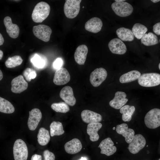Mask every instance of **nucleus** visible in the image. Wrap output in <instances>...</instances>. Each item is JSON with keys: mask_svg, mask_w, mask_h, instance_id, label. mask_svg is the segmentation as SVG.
Returning <instances> with one entry per match:
<instances>
[{"mask_svg": "<svg viewBox=\"0 0 160 160\" xmlns=\"http://www.w3.org/2000/svg\"><path fill=\"white\" fill-rule=\"evenodd\" d=\"M23 74L26 80L30 81L32 79H34L36 76V71L32 69L27 68L23 72Z\"/></svg>", "mask_w": 160, "mask_h": 160, "instance_id": "f704fd0d", "label": "nucleus"}, {"mask_svg": "<svg viewBox=\"0 0 160 160\" xmlns=\"http://www.w3.org/2000/svg\"><path fill=\"white\" fill-rule=\"evenodd\" d=\"M108 46L111 52L114 54L123 55L126 53L127 50L125 44L118 38L111 40L108 44Z\"/></svg>", "mask_w": 160, "mask_h": 160, "instance_id": "4468645a", "label": "nucleus"}, {"mask_svg": "<svg viewBox=\"0 0 160 160\" xmlns=\"http://www.w3.org/2000/svg\"><path fill=\"white\" fill-rule=\"evenodd\" d=\"M103 23L101 20L97 17L92 18L85 23V28L89 32L96 33L101 29Z\"/></svg>", "mask_w": 160, "mask_h": 160, "instance_id": "aec40b11", "label": "nucleus"}, {"mask_svg": "<svg viewBox=\"0 0 160 160\" xmlns=\"http://www.w3.org/2000/svg\"><path fill=\"white\" fill-rule=\"evenodd\" d=\"M110 137H107L101 141L98 147L101 149L100 153L109 156L114 153L117 148Z\"/></svg>", "mask_w": 160, "mask_h": 160, "instance_id": "ddd939ff", "label": "nucleus"}, {"mask_svg": "<svg viewBox=\"0 0 160 160\" xmlns=\"http://www.w3.org/2000/svg\"><path fill=\"white\" fill-rule=\"evenodd\" d=\"M116 129L118 134L122 135L124 137L127 143H130L135 135V131L133 129L129 128L128 125L126 123L118 125Z\"/></svg>", "mask_w": 160, "mask_h": 160, "instance_id": "a211bd4d", "label": "nucleus"}, {"mask_svg": "<svg viewBox=\"0 0 160 160\" xmlns=\"http://www.w3.org/2000/svg\"><path fill=\"white\" fill-rule=\"evenodd\" d=\"M144 122L149 128L154 129L160 126V109L153 108L149 111L144 118Z\"/></svg>", "mask_w": 160, "mask_h": 160, "instance_id": "20e7f679", "label": "nucleus"}, {"mask_svg": "<svg viewBox=\"0 0 160 160\" xmlns=\"http://www.w3.org/2000/svg\"><path fill=\"white\" fill-rule=\"evenodd\" d=\"M159 69L160 70V63L159 64Z\"/></svg>", "mask_w": 160, "mask_h": 160, "instance_id": "49530a36", "label": "nucleus"}, {"mask_svg": "<svg viewBox=\"0 0 160 160\" xmlns=\"http://www.w3.org/2000/svg\"><path fill=\"white\" fill-rule=\"evenodd\" d=\"M15 110V108L9 101L0 97V112L6 113H12Z\"/></svg>", "mask_w": 160, "mask_h": 160, "instance_id": "2f4dec72", "label": "nucleus"}, {"mask_svg": "<svg viewBox=\"0 0 160 160\" xmlns=\"http://www.w3.org/2000/svg\"><path fill=\"white\" fill-rule=\"evenodd\" d=\"M140 75L139 71L132 70L122 75L119 78V81L122 83L131 82L137 79Z\"/></svg>", "mask_w": 160, "mask_h": 160, "instance_id": "a878e982", "label": "nucleus"}, {"mask_svg": "<svg viewBox=\"0 0 160 160\" xmlns=\"http://www.w3.org/2000/svg\"><path fill=\"white\" fill-rule=\"evenodd\" d=\"M81 116L82 121L88 124L99 122L102 119V117L100 114L88 110L83 111L81 113Z\"/></svg>", "mask_w": 160, "mask_h": 160, "instance_id": "6ab92c4d", "label": "nucleus"}, {"mask_svg": "<svg viewBox=\"0 0 160 160\" xmlns=\"http://www.w3.org/2000/svg\"><path fill=\"white\" fill-rule=\"evenodd\" d=\"M116 128L114 127H113V130H114Z\"/></svg>", "mask_w": 160, "mask_h": 160, "instance_id": "de8ad7c7", "label": "nucleus"}, {"mask_svg": "<svg viewBox=\"0 0 160 160\" xmlns=\"http://www.w3.org/2000/svg\"><path fill=\"white\" fill-rule=\"evenodd\" d=\"M146 143V140L142 135L140 134L135 135L129 143L128 150L132 154L137 153L145 147Z\"/></svg>", "mask_w": 160, "mask_h": 160, "instance_id": "1a4fd4ad", "label": "nucleus"}, {"mask_svg": "<svg viewBox=\"0 0 160 160\" xmlns=\"http://www.w3.org/2000/svg\"><path fill=\"white\" fill-rule=\"evenodd\" d=\"M127 95L125 92L118 91L116 92L114 98L109 103L110 105L116 109L121 108L128 101L126 98Z\"/></svg>", "mask_w": 160, "mask_h": 160, "instance_id": "dca6fc26", "label": "nucleus"}, {"mask_svg": "<svg viewBox=\"0 0 160 160\" xmlns=\"http://www.w3.org/2000/svg\"><path fill=\"white\" fill-rule=\"evenodd\" d=\"M88 52V47L85 45H81L77 48L74 53V57L77 63L79 65L84 64Z\"/></svg>", "mask_w": 160, "mask_h": 160, "instance_id": "4be33fe9", "label": "nucleus"}, {"mask_svg": "<svg viewBox=\"0 0 160 160\" xmlns=\"http://www.w3.org/2000/svg\"><path fill=\"white\" fill-rule=\"evenodd\" d=\"M82 148V144L78 139L74 138L66 143L64 145L65 151L70 154H74L79 152Z\"/></svg>", "mask_w": 160, "mask_h": 160, "instance_id": "412c9836", "label": "nucleus"}, {"mask_svg": "<svg viewBox=\"0 0 160 160\" xmlns=\"http://www.w3.org/2000/svg\"><path fill=\"white\" fill-rule=\"evenodd\" d=\"M50 7L49 5L44 1H41L35 6L32 12L31 17L35 23H41L49 15Z\"/></svg>", "mask_w": 160, "mask_h": 160, "instance_id": "f257e3e1", "label": "nucleus"}, {"mask_svg": "<svg viewBox=\"0 0 160 160\" xmlns=\"http://www.w3.org/2000/svg\"><path fill=\"white\" fill-rule=\"evenodd\" d=\"M31 61L34 67L39 69L45 68L47 65V60L45 56L40 54H34L31 59Z\"/></svg>", "mask_w": 160, "mask_h": 160, "instance_id": "b1692460", "label": "nucleus"}, {"mask_svg": "<svg viewBox=\"0 0 160 160\" xmlns=\"http://www.w3.org/2000/svg\"><path fill=\"white\" fill-rule=\"evenodd\" d=\"M3 74L2 72L0 69V81L3 78Z\"/></svg>", "mask_w": 160, "mask_h": 160, "instance_id": "79ce46f5", "label": "nucleus"}, {"mask_svg": "<svg viewBox=\"0 0 160 160\" xmlns=\"http://www.w3.org/2000/svg\"><path fill=\"white\" fill-rule=\"evenodd\" d=\"M50 134L51 137L59 136L65 132L62 123L59 121H53L50 125Z\"/></svg>", "mask_w": 160, "mask_h": 160, "instance_id": "c756f323", "label": "nucleus"}, {"mask_svg": "<svg viewBox=\"0 0 160 160\" xmlns=\"http://www.w3.org/2000/svg\"><path fill=\"white\" fill-rule=\"evenodd\" d=\"M151 1L153 3H156L159 1H160L159 0H151Z\"/></svg>", "mask_w": 160, "mask_h": 160, "instance_id": "c03bdc74", "label": "nucleus"}, {"mask_svg": "<svg viewBox=\"0 0 160 160\" xmlns=\"http://www.w3.org/2000/svg\"><path fill=\"white\" fill-rule=\"evenodd\" d=\"M142 44L146 46H151L157 44L159 43L157 36L152 32L145 33L141 39Z\"/></svg>", "mask_w": 160, "mask_h": 160, "instance_id": "cd10ccee", "label": "nucleus"}, {"mask_svg": "<svg viewBox=\"0 0 160 160\" xmlns=\"http://www.w3.org/2000/svg\"><path fill=\"white\" fill-rule=\"evenodd\" d=\"M4 42V40L2 34L0 33V46L2 45Z\"/></svg>", "mask_w": 160, "mask_h": 160, "instance_id": "ea45409f", "label": "nucleus"}, {"mask_svg": "<svg viewBox=\"0 0 160 160\" xmlns=\"http://www.w3.org/2000/svg\"><path fill=\"white\" fill-rule=\"evenodd\" d=\"M63 64V61L60 58H57L54 62L53 66L55 69H58L61 68Z\"/></svg>", "mask_w": 160, "mask_h": 160, "instance_id": "e433bc0d", "label": "nucleus"}, {"mask_svg": "<svg viewBox=\"0 0 160 160\" xmlns=\"http://www.w3.org/2000/svg\"><path fill=\"white\" fill-rule=\"evenodd\" d=\"M34 35L39 39L45 42L48 41L52 33L51 28L45 25L34 26L33 28Z\"/></svg>", "mask_w": 160, "mask_h": 160, "instance_id": "6e6552de", "label": "nucleus"}, {"mask_svg": "<svg viewBox=\"0 0 160 160\" xmlns=\"http://www.w3.org/2000/svg\"><path fill=\"white\" fill-rule=\"evenodd\" d=\"M137 79L139 84L142 86H156L160 84V74L155 73H144Z\"/></svg>", "mask_w": 160, "mask_h": 160, "instance_id": "f03ea898", "label": "nucleus"}, {"mask_svg": "<svg viewBox=\"0 0 160 160\" xmlns=\"http://www.w3.org/2000/svg\"><path fill=\"white\" fill-rule=\"evenodd\" d=\"M116 33L118 37L124 41H133L135 36L131 30L124 27L118 29Z\"/></svg>", "mask_w": 160, "mask_h": 160, "instance_id": "393cba45", "label": "nucleus"}, {"mask_svg": "<svg viewBox=\"0 0 160 160\" xmlns=\"http://www.w3.org/2000/svg\"><path fill=\"white\" fill-rule=\"evenodd\" d=\"M107 73L103 68H97L90 74L89 81L91 84L94 87L99 86L106 79Z\"/></svg>", "mask_w": 160, "mask_h": 160, "instance_id": "0eeeda50", "label": "nucleus"}, {"mask_svg": "<svg viewBox=\"0 0 160 160\" xmlns=\"http://www.w3.org/2000/svg\"><path fill=\"white\" fill-rule=\"evenodd\" d=\"M70 79V75L67 69L61 68L56 71L53 81L56 85H63L69 82Z\"/></svg>", "mask_w": 160, "mask_h": 160, "instance_id": "9d476101", "label": "nucleus"}, {"mask_svg": "<svg viewBox=\"0 0 160 160\" xmlns=\"http://www.w3.org/2000/svg\"><path fill=\"white\" fill-rule=\"evenodd\" d=\"M60 97L68 105L73 106L76 104V100L74 96L72 88L69 86L63 87L60 93Z\"/></svg>", "mask_w": 160, "mask_h": 160, "instance_id": "2eb2a0df", "label": "nucleus"}, {"mask_svg": "<svg viewBox=\"0 0 160 160\" xmlns=\"http://www.w3.org/2000/svg\"><path fill=\"white\" fill-rule=\"evenodd\" d=\"M125 1V0H115V1L116 2H123Z\"/></svg>", "mask_w": 160, "mask_h": 160, "instance_id": "37998d69", "label": "nucleus"}, {"mask_svg": "<svg viewBox=\"0 0 160 160\" xmlns=\"http://www.w3.org/2000/svg\"><path fill=\"white\" fill-rule=\"evenodd\" d=\"M43 155L44 160H55L54 154L48 150H46L44 151Z\"/></svg>", "mask_w": 160, "mask_h": 160, "instance_id": "c9c22d12", "label": "nucleus"}, {"mask_svg": "<svg viewBox=\"0 0 160 160\" xmlns=\"http://www.w3.org/2000/svg\"><path fill=\"white\" fill-rule=\"evenodd\" d=\"M81 0H66L64 6V11L68 18H75L79 14L80 9Z\"/></svg>", "mask_w": 160, "mask_h": 160, "instance_id": "39448f33", "label": "nucleus"}, {"mask_svg": "<svg viewBox=\"0 0 160 160\" xmlns=\"http://www.w3.org/2000/svg\"><path fill=\"white\" fill-rule=\"evenodd\" d=\"M15 160H27L28 155L27 147L25 142L18 139L15 142L13 147Z\"/></svg>", "mask_w": 160, "mask_h": 160, "instance_id": "7ed1b4c3", "label": "nucleus"}, {"mask_svg": "<svg viewBox=\"0 0 160 160\" xmlns=\"http://www.w3.org/2000/svg\"><path fill=\"white\" fill-rule=\"evenodd\" d=\"M51 108L57 112L65 113L70 110L68 105L64 102L54 103L51 105Z\"/></svg>", "mask_w": 160, "mask_h": 160, "instance_id": "72a5a7b5", "label": "nucleus"}, {"mask_svg": "<svg viewBox=\"0 0 160 160\" xmlns=\"http://www.w3.org/2000/svg\"><path fill=\"white\" fill-rule=\"evenodd\" d=\"M160 23H158L155 24L153 27V31L156 34L160 35Z\"/></svg>", "mask_w": 160, "mask_h": 160, "instance_id": "4c0bfd02", "label": "nucleus"}, {"mask_svg": "<svg viewBox=\"0 0 160 160\" xmlns=\"http://www.w3.org/2000/svg\"><path fill=\"white\" fill-rule=\"evenodd\" d=\"M135 110V108L133 106L126 105L122 107L120 109V112L122 114V120L124 121H130Z\"/></svg>", "mask_w": 160, "mask_h": 160, "instance_id": "bb28decb", "label": "nucleus"}, {"mask_svg": "<svg viewBox=\"0 0 160 160\" xmlns=\"http://www.w3.org/2000/svg\"><path fill=\"white\" fill-rule=\"evenodd\" d=\"M116 144H117V143H117V142H116Z\"/></svg>", "mask_w": 160, "mask_h": 160, "instance_id": "09e8293b", "label": "nucleus"}, {"mask_svg": "<svg viewBox=\"0 0 160 160\" xmlns=\"http://www.w3.org/2000/svg\"><path fill=\"white\" fill-rule=\"evenodd\" d=\"M148 145H147V147H148Z\"/></svg>", "mask_w": 160, "mask_h": 160, "instance_id": "8fccbe9b", "label": "nucleus"}, {"mask_svg": "<svg viewBox=\"0 0 160 160\" xmlns=\"http://www.w3.org/2000/svg\"><path fill=\"white\" fill-rule=\"evenodd\" d=\"M147 31V28L144 25L140 23H136L133 26L132 31L134 36L140 39Z\"/></svg>", "mask_w": 160, "mask_h": 160, "instance_id": "7c9ffc66", "label": "nucleus"}, {"mask_svg": "<svg viewBox=\"0 0 160 160\" xmlns=\"http://www.w3.org/2000/svg\"><path fill=\"white\" fill-rule=\"evenodd\" d=\"M111 7L115 13L121 17H126L130 15L133 9L132 5L125 1L114 2L112 4Z\"/></svg>", "mask_w": 160, "mask_h": 160, "instance_id": "423d86ee", "label": "nucleus"}, {"mask_svg": "<svg viewBox=\"0 0 160 160\" xmlns=\"http://www.w3.org/2000/svg\"><path fill=\"white\" fill-rule=\"evenodd\" d=\"M31 160H42V156L40 155L34 154L32 156Z\"/></svg>", "mask_w": 160, "mask_h": 160, "instance_id": "58836bf2", "label": "nucleus"}, {"mask_svg": "<svg viewBox=\"0 0 160 160\" xmlns=\"http://www.w3.org/2000/svg\"><path fill=\"white\" fill-rule=\"evenodd\" d=\"M42 116L41 112L38 108H33L29 111L27 124L30 130L33 131L36 129L41 119Z\"/></svg>", "mask_w": 160, "mask_h": 160, "instance_id": "9b49d317", "label": "nucleus"}, {"mask_svg": "<svg viewBox=\"0 0 160 160\" xmlns=\"http://www.w3.org/2000/svg\"><path fill=\"white\" fill-rule=\"evenodd\" d=\"M23 60L19 55H15L9 57L6 60L5 64L6 67L9 68H12L20 65Z\"/></svg>", "mask_w": 160, "mask_h": 160, "instance_id": "473e14b6", "label": "nucleus"}, {"mask_svg": "<svg viewBox=\"0 0 160 160\" xmlns=\"http://www.w3.org/2000/svg\"><path fill=\"white\" fill-rule=\"evenodd\" d=\"M160 160V159H159V160Z\"/></svg>", "mask_w": 160, "mask_h": 160, "instance_id": "3c124183", "label": "nucleus"}, {"mask_svg": "<svg viewBox=\"0 0 160 160\" xmlns=\"http://www.w3.org/2000/svg\"><path fill=\"white\" fill-rule=\"evenodd\" d=\"M102 124L100 122L89 124L87 126V132L89 136V139L92 142L97 141L99 138L98 131L101 128Z\"/></svg>", "mask_w": 160, "mask_h": 160, "instance_id": "5701e85b", "label": "nucleus"}, {"mask_svg": "<svg viewBox=\"0 0 160 160\" xmlns=\"http://www.w3.org/2000/svg\"><path fill=\"white\" fill-rule=\"evenodd\" d=\"M79 160H87V159L85 157H82Z\"/></svg>", "mask_w": 160, "mask_h": 160, "instance_id": "a18cd8bd", "label": "nucleus"}, {"mask_svg": "<svg viewBox=\"0 0 160 160\" xmlns=\"http://www.w3.org/2000/svg\"><path fill=\"white\" fill-rule=\"evenodd\" d=\"M3 51L0 49V60H1L3 57Z\"/></svg>", "mask_w": 160, "mask_h": 160, "instance_id": "a19ab883", "label": "nucleus"}, {"mask_svg": "<svg viewBox=\"0 0 160 160\" xmlns=\"http://www.w3.org/2000/svg\"><path fill=\"white\" fill-rule=\"evenodd\" d=\"M37 137L38 142L40 145H47L50 140L49 131L44 127H41L39 130Z\"/></svg>", "mask_w": 160, "mask_h": 160, "instance_id": "c85d7f7f", "label": "nucleus"}, {"mask_svg": "<svg viewBox=\"0 0 160 160\" xmlns=\"http://www.w3.org/2000/svg\"><path fill=\"white\" fill-rule=\"evenodd\" d=\"M4 23L9 36L13 39L17 38L20 33V28L18 25L13 23L11 18L8 16L5 17Z\"/></svg>", "mask_w": 160, "mask_h": 160, "instance_id": "f3484780", "label": "nucleus"}, {"mask_svg": "<svg viewBox=\"0 0 160 160\" xmlns=\"http://www.w3.org/2000/svg\"><path fill=\"white\" fill-rule=\"evenodd\" d=\"M11 90L15 93H21L26 90L28 86L27 82L21 75L14 78L11 81Z\"/></svg>", "mask_w": 160, "mask_h": 160, "instance_id": "f8f14e48", "label": "nucleus"}]
</instances>
